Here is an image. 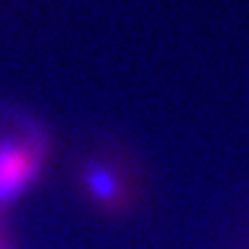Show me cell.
I'll list each match as a JSON object with an SVG mask.
<instances>
[{"mask_svg":"<svg viewBox=\"0 0 249 249\" xmlns=\"http://www.w3.org/2000/svg\"><path fill=\"white\" fill-rule=\"evenodd\" d=\"M79 187L99 213L123 217L139 203V180L132 169L111 155H90L79 169Z\"/></svg>","mask_w":249,"mask_h":249,"instance_id":"cell-2","label":"cell"},{"mask_svg":"<svg viewBox=\"0 0 249 249\" xmlns=\"http://www.w3.org/2000/svg\"><path fill=\"white\" fill-rule=\"evenodd\" d=\"M51 160V139L44 129L0 136V208L21 201L42 180Z\"/></svg>","mask_w":249,"mask_h":249,"instance_id":"cell-1","label":"cell"},{"mask_svg":"<svg viewBox=\"0 0 249 249\" xmlns=\"http://www.w3.org/2000/svg\"><path fill=\"white\" fill-rule=\"evenodd\" d=\"M0 249H7V242H5V235L0 231Z\"/></svg>","mask_w":249,"mask_h":249,"instance_id":"cell-3","label":"cell"}]
</instances>
